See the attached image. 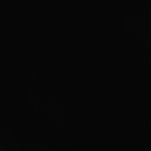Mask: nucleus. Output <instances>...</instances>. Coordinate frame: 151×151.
Returning <instances> with one entry per match:
<instances>
[]
</instances>
